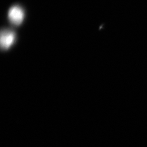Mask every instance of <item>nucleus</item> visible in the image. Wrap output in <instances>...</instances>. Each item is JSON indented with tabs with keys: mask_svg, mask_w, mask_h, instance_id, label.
<instances>
[{
	"mask_svg": "<svg viewBox=\"0 0 147 147\" xmlns=\"http://www.w3.org/2000/svg\"><path fill=\"white\" fill-rule=\"evenodd\" d=\"M24 13L22 8L14 5L10 8L8 13V17L10 22L13 25L18 26L24 21Z\"/></svg>",
	"mask_w": 147,
	"mask_h": 147,
	"instance_id": "f257e3e1",
	"label": "nucleus"
},
{
	"mask_svg": "<svg viewBox=\"0 0 147 147\" xmlns=\"http://www.w3.org/2000/svg\"><path fill=\"white\" fill-rule=\"evenodd\" d=\"M16 40V34L13 31L4 30L1 32L0 44L1 49H8L13 44Z\"/></svg>",
	"mask_w": 147,
	"mask_h": 147,
	"instance_id": "f03ea898",
	"label": "nucleus"
}]
</instances>
